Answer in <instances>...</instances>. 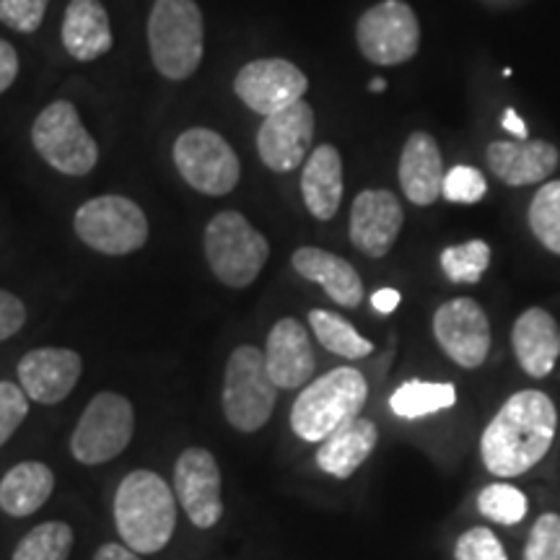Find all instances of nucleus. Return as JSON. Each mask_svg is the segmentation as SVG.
Instances as JSON below:
<instances>
[{
  "instance_id": "obj_22",
  "label": "nucleus",
  "mask_w": 560,
  "mask_h": 560,
  "mask_svg": "<svg viewBox=\"0 0 560 560\" xmlns=\"http://www.w3.org/2000/svg\"><path fill=\"white\" fill-rule=\"evenodd\" d=\"M293 270L325 289L338 306L355 310L363 301V280L353 265L319 247H299L291 257Z\"/></svg>"
},
{
  "instance_id": "obj_6",
  "label": "nucleus",
  "mask_w": 560,
  "mask_h": 560,
  "mask_svg": "<svg viewBox=\"0 0 560 560\" xmlns=\"http://www.w3.org/2000/svg\"><path fill=\"white\" fill-rule=\"evenodd\" d=\"M278 387L265 366V353L255 346H240L231 353L223 374L221 405L231 429L255 433L276 410Z\"/></svg>"
},
{
  "instance_id": "obj_26",
  "label": "nucleus",
  "mask_w": 560,
  "mask_h": 560,
  "mask_svg": "<svg viewBox=\"0 0 560 560\" xmlns=\"http://www.w3.org/2000/svg\"><path fill=\"white\" fill-rule=\"evenodd\" d=\"M55 490V472L45 462H19L5 472L0 480V509L5 514L16 516H32L50 501Z\"/></svg>"
},
{
  "instance_id": "obj_24",
  "label": "nucleus",
  "mask_w": 560,
  "mask_h": 560,
  "mask_svg": "<svg viewBox=\"0 0 560 560\" xmlns=\"http://www.w3.org/2000/svg\"><path fill=\"white\" fill-rule=\"evenodd\" d=\"M342 156L335 145H317L304 161L301 174V195L304 206L317 221H332L342 202Z\"/></svg>"
},
{
  "instance_id": "obj_28",
  "label": "nucleus",
  "mask_w": 560,
  "mask_h": 560,
  "mask_svg": "<svg viewBox=\"0 0 560 560\" xmlns=\"http://www.w3.org/2000/svg\"><path fill=\"white\" fill-rule=\"evenodd\" d=\"M310 327L314 338L319 340V346L330 350L335 355H342V359H366V355L374 353V346L371 340L363 338V335L355 330L353 325L346 317L335 312L325 310H312L310 312Z\"/></svg>"
},
{
  "instance_id": "obj_19",
  "label": "nucleus",
  "mask_w": 560,
  "mask_h": 560,
  "mask_svg": "<svg viewBox=\"0 0 560 560\" xmlns=\"http://www.w3.org/2000/svg\"><path fill=\"white\" fill-rule=\"evenodd\" d=\"M486 159L503 185L527 187L540 185L556 172L560 153L548 140H493Z\"/></svg>"
},
{
  "instance_id": "obj_10",
  "label": "nucleus",
  "mask_w": 560,
  "mask_h": 560,
  "mask_svg": "<svg viewBox=\"0 0 560 560\" xmlns=\"http://www.w3.org/2000/svg\"><path fill=\"white\" fill-rule=\"evenodd\" d=\"M174 164L182 179L202 195L223 198L240 185L242 164L226 138L215 130L190 128L174 140Z\"/></svg>"
},
{
  "instance_id": "obj_20",
  "label": "nucleus",
  "mask_w": 560,
  "mask_h": 560,
  "mask_svg": "<svg viewBox=\"0 0 560 560\" xmlns=\"http://www.w3.org/2000/svg\"><path fill=\"white\" fill-rule=\"evenodd\" d=\"M400 187L412 206H433L444 190V159L436 138L418 130L405 140L400 153Z\"/></svg>"
},
{
  "instance_id": "obj_5",
  "label": "nucleus",
  "mask_w": 560,
  "mask_h": 560,
  "mask_svg": "<svg viewBox=\"0 0 560 560\" xmlns=\"http://www.w3.org/2000/svg\"><path fill=\"white\" fill-rule=\"evenodd\" d=\"M202 249L213 276L229 289H247L270 257V242L236 210H221L208 221Z\"/></svg>"
},
{
  "instance_id": "obj_27",
  "label": "nucleus",
  "mask_w": 560,
  "mask_h": 560,
  "mask_svg": "<svg viewBox=\"0 0 560 560\" xmlns=\"http://www.w3.org/2000/svg\"><path fill=\"white\" fill-rule=\"evenodd\" d=\"M457 405V387L450 382H405L389 397V408L397 418L418 420Z\"/></svg>"
},
{
  "instance_id": "obj_21",
  "label": "nucleus",
  "mask_w": 560,
  "mask_h": 560,
  "mask_svg": "<svg viewBox=\"0 0 560 560\" xmlns=\"http://www.w3.org/2000/svg\"><path fill=\"white\" fill-rule=\"evenodd\" d=\"M511 346L524 374L545 380L560 359V325L550 312L529 306L511 327Z\"/></svg>"
},
{
  "instance_id": "obj_2",
  "label": "nucleus",
  "mask_w": 560,
  "mask_h": 560,
  "mask_svg": "<svg viewBox=\"0 0 560 560\" xmlns=\"http://www.w3.org/2000/svg\"><path fill=\"white\" fill-rule=\"evenodd\" d=\"M115 527L140 556L164 550L177 529V499L170 482L151 470L130 472L115 493Z\"/></svg>"
},
{
  "instance_id": "obj_8",
  "label": "nucleus",
  "mask_w": 560,
  "mask_h": 560,
  "mask_svg": "<svg viewBox=\"0 0 560 560\" xmlns=\"http://www.w3.org/2000/svg\"><path fill=\"white\" fill-rule=\"evenodd\" d=\"M132 433H136V410L128 397L117 392H100L91 397L70 433V454L81 465H104L128 450Z\"/></svg>"
},
{
  "instance_id": "obj_42",
  "label": "nucleus",
  "mask_w": 560,
  "mask_h": 560,
  "mask_svg": "<svg viewBox=\"0 0 560 560\" xmlns=\"http://www.w3.org/2000/svg\"><path fill=\"white\" fill-rule=\"evenodd\" d=\"M503 128H506L509 132H514V136L520 140H527V125L522 122V117L516 115L514 109L503 112Z\"/></svg>"
},
{
  "instance_id": "obj_25",
  "label": "nucleus",
  "mask_w": 560,
  "mask_h": 560,
  "mask_svg": "<svg viewBox=\"0 0 560 560\" xmlns=\"http://www.w3.org/2000/svg\"><path fill=\"white\" fill-rule=\"evenodd\" d=\"M380 441V429L374 420L353 418L350 423L342 425L327 436L317 450V467L330 478L346 480L371 457Z\"/></svg>"
},
{
  "instance_id": "obj_23",
  "label": "nucleus",
  "mask_w": 560,
  "mask_h": 560,
  "mask_svg": "<svg viewBox=\"0 0 560 560\" xmlns=\"http://www.w3.org/2000/svg\"><path fill=\"white\" fill-rule=\"evenodd\" d=\"M109 13L100 0H70L62 16V47L73 60L91 62L112 50Z\"/></svg>"
},
{
  "instance_id": "obj_17",
  "label": "nucleus",
  "mask_w": 560,
  "mask_h": 560,
  "mask_svg": "<svg viewBox=\"0 0 560 560\" xmlns=\"http://www.w3.org/2000/svg\"><path fill=\"white\" fill-rule=\"evenodd\" d=\"M16 374L30 400L39 405H58L79 384L83 361L70 348H34L19 361Z\"/></svg>"
},
{
  "instance_id": "obj_11",
  "label": "nucleus",
  "mask_w": 560,
  "mask_h": 560,
  "mask_svg": "<svg viewBox=\"0 0 560 560\" xmlns=\"http://www.w3.org/2000/svg\"><path fill=\"white\" fill-rule=\"evenodd\" d=\"M355 42L363 58L374 66H402L420 47V24L405 0H382L355 26Z\"/></svg>"
},
{
  "instance_id": "obj_37",
  "label": "nucleus",
  "mask_w": 560,
  "mask_h": 560,
  "mask_svg": "<svg viewBox=\"0 0 560 560\" xmlns=\"http://www.w3.org/2000/svg\"><path fill=\"white\" fill-rule=\"evenodd\" d=\"M454 560H509V556L488 527H472L454 545Z\"/></svg>"
},
{
  "instance_id": "obj_40",
  "label": "nucleus",
  "mask_w": 560,
  "mask_h": 560,
  "mask_svg": "<svg viewBox=\"0 0 560 560\" xmlns=\"http://www.w3.org/2000/svg\"><path fill=\"white\" fill-rule=\"evenodd\" d=\"M400 301L402 296L397 289H380L374 296H371V306H374L380 314H392L397 306H400Z\"/></svg>"
},
{
  "instance_id": "obj_41",
  "label": "nucleus",
  "mask_w": 560,
  "mask_h": 560,
  "mask_svg": "<svg viewBox=\"0 0 560 560\" xmlns=\"http://www.w3.org/2000/svg\"><path fill=\"white\" fill-rule=\"evenodd\" d=\"M94 560H140V552H136L128 545H117V542H107L96 550Z\"/></svg>"
},
{
  "instance_id": "obj_4",
  "label": "nucleus",
  "mask_w": 560,
  "mask_h": 560,
  "mask_svg": "<svg viewBox=\"0 0 560 560\" xmlns=\"http://www.w3.org/2000/svg\"><path fill=\"white\" fill-rule=\"evenodd\" d=\"M202 13L195 0H153L149 50L153 68L170 81H187L202 60Z\"/></svg>"
},
{
  "instance_id": "obj_38",
  "label": "nucleus",
  "mask_w": 560,
  "mask_h": 560,
  "mask_svg": "<svg viewBox=\"0 0 560 560\" xmlns=\"http://www.w3.org/2000/svg\"><path fill=\"white\" fill-rule=\"evenodd\" d=\"M26 325V306L11 291L0 289V342L16 335Z\"/></svg>"
},
{
  "instance_id": "obj_7",
  "label": "nucleus",
  "mask_w": 560,
  "mask_h": 560,
  "mask_svg": "<svg viewBox=\"0 0 560 560\" xmlns=\"http://www.w3.org/2000/svg\"><path fill=\"white\" fill-rule=\"evenodd\" d=\"M73 229L89 249L109 257L132 255L149 242L143 208L122 195H102L83 202L73 215Z\"/></svg>"
},
{
  "instance_id": "obj_1",
  "label": "nucleus",
  "mask_w": 560,
  "mask_h": 560,
  "mask_svg": "<svg viewBox=\"0 0 560 560\" xmlns=\"http://www.w3.org/2000/svg\"><path fill=\"white\" fill-rule=\"evenodd\" d=\"M558 410L550 395L522 389L511 395L480 436L482 465L495 478H516L542 462L556 439Z\"/></svg>"
},
{
  "instance_id": "obj_31",
  "label": "nucleus",
  "mask_w": 560,
  "mask_h": 560,
  "mask_svg": "<svg viewBox=\"0 0 560 560\" xmlns=\"http://www.w3.org/2000/svg\"><path fill=\"white\" fill-rule=\"evenodd\" d=\"M490 265V247L482 240L454 244L441 252V270L452 283H478Z\"/></svg>"
},
{
  "instance_id": "obj_30",
  "label": "nucleus",
  "mask_w": 560,
  "mask_h": 560,
  "mask_svg": "<svg viewBox=\"0 0 560 560\" xmlns=\"http://www.w3.org/2000/svg\"><path fill=\"white\" fill-rule=\"evenodd\" d=\"M529 229L545 249L560 257V179L542 185L532 198Z\"/></svg>"
},
{
  "instance_id": "obj_13",
  "label": "nucleus",
  "mask_w": 560,
  "mask_h": 560,
  "mask_svg": "<svg viewBox=\"0 0 560 560\" xmlns=\"http://www.w3.org/2000/svg\"><path fill=\"white\" fill-rule=\"evenodd\" d=\"M310 79L283 58H262L244 66L234 79V91L244 107L270 117L304 100Z\"/></svg>"
},
{
  "instance_id": "obj_34",
  "label": "nucleus",
  "mask_w": 560,
  "mask_h": 560,
  "mask_svg": "<svg viewBox=\"0 0 560 560\" xmlns=\"http://www.w3.org/2000/svg\"><path fill=\"white\" fill-rule=\"evenodd\" d=\"M524 560H560V516L542 514L532 524Z\"/></svg>"
},
{
  "instance_id": "obj_43",
  "label": "nucleus",
  "mask_w": 560,
  "mask_h": 560,
  "mask_svg": "<svg viewBox=\"0 0 560 560\" xmlns=\"http://www.w3.org/2000/svg\"><path fill=\"white\" fill-rule=\"evenodd\" d=\"M369 89H371V91H384V89H387V81H384V79H374V81L369 83Z\"/></svg>"
},
{
  "instance_id": "obj_32",
  "label": "nucleus",
  "mask_w": 560,
  "mask_h": 560,
  "mask_svg": "<svg viewBox=\"0 0 560 560\" xmlns=\"http://www.w3.org/2000/svg\"><path fill=\"white\" fill-rule=\"evenodd\" d=\"M478 511L490 522L503 524V527H514V524H520L527 516L529 501L511 482H493V486L480 490Z\"/></svg>"
},
{
  "instance_id": "obj_39",
  "label": "nucleus",
  "mask_w": 560,
  "mask_h": 560,
  "mask_svg": "<svg viewBox=\"0 0 560 560\" xmlns=\"http://www.w3.org/2000/svg\"><path fill=\"white\" fill-rule=\"evenodd\" d=\"M19 75V52L11 42L0 39V94L13 86Z\"/></svg>"
},
{
  "instance_id": "obj_33",
  "label": "nucleus",
  "mask_w": 560,
  "mask_h": 560,
  "mask_svg": "<svg viewBox=\"0 0 560 560\" xmlns=\"http://www.w3.org/2000/svg\"><path fill=\"white\" fill-rule=\"evenodd\" d=\"M486 192L488 182L475 166H454V170L446 172L444 190H441L446 200L459 202V206H472V202L486 198Z\"/></svg>"
},
{
  "instance_id": "obj_36",
  "label": "nucleus",
  "mask_w": 560,
  "mask_h": 560,
  "mask_svg": "<svg viewBox=\"0 0 560 560\" xmlns=\"http://www.w3.org/2000/svg\"><path fill=\"white\" fill-rule=\"evenodd\" d=\"M50 0H0V24L19 34H34L45 21Z\"/></svg>"
},
{
  "instance_id": "obj_15",
  "label": "nucleus",
  "mask_w": 560,
  "mask_h": 560,
  "mask_svg": "<svg viewBox=\"0 0 560 560\" xmlns=\"http://www.w3.org/2000/svg\"><path fill=\"white\" fill-rule=\"evenodd\" d=\"M314 140V109L304 100L265 117L257 132V153L272 172H293L310 159Z\"/></svg>"
},
{
  "instance_id": "obj_14",
  "label": "nucleus",
  "mask_w": 560,
  "mask_h": 560,
  "mask_svg": "<svg viewBox=\"0 0 560 560\" xmlns=\"http://www.w3.org/2000/svg\"><path fill=\"white\" fill-rule=\"evenodd\" d=\"M174 493L195 527L210 529L221 522V470L208 450L190 446L174 462Z\"/></svg>"
},
{
  "instance_id": "obj_29",
  "label": "nucleus",
  "mask_w": 560,
  "mask_h": 560,
  "mask_svg": "<svg viewBox=\"0 0 560 560\" xmlns=\"http://www.w3.org/2000/svg\"><path fill=\"white\" fill-rule=\"evenodd\" d=\"M73 550V529L66 522L37 524L19 548L13 550L11 560H68Z\"/></svg>"
},
{
  "instance_id": "obj_16",
  "label": "nucleus",
  "mask_w": 560,
  "mask_h": 560,
  "mask_svg": "<svg viewBox=\"0 0 560 560\" xmlns=\"http://www.w3.org/2000/svg\"><path fill=\"white\" fill-rule=\"evenodd\" d=\"M405 223L400 200L389 190H363L350 206V242L366 257H380L395 247Z\"/></svg>"
},
{
  "instance_id": "obj_18",
  "label": "nucleus",
  "mask_w": 560,
  "mask_h": 560,
  "mask_svg": "<svg viewBox=\"0 0 560 560\" xmlns=\"http://www.w3.org/2000/svg\"><path fill=\"white\" fill-rule=\"evenodd\" d=\"M262 353L270 380L278 389L304 387L317 369L310 332L293 317H283L272 325Z\"/></svg>"
},
{
  "instance_id": "obj_3",
  "label": "nucleus",
  "mask_w": 560,
  "mask_h": 560,
  "mask_svg": "<svg viewBox=\"0 0 560 560\" xmlns=\"http://www.w3.org/2000/svg\"><path fill=\"white\" fill-rule=\"evenodd\" d=\"M369 382L359 369L340 366L301 389L291 408V429L301 441L322 444L327 436L361 416Z\"/></svg>"
},
{
  "instance_id": "obj_9",
  "label": "nucleus",
  "mask_w": 560,
  "mask_h": 560,
  "mask_svg": "<svg viewBox=\"0 0 560 560\" xmlns=\"http://www.w3.org/2000/svg\"><path fill=\"white\" fill-rule=\"evenodd\" d=\"M32 143L52 170L68 177H86L100 161V145L83 128L73 102L58 100L45 107L32 125Z\"/></svg>"
},
{
  "instance_id": "obj_12",
  "label": "nucleus",
  "mask_w": 560,
  "mask_h": 560,
  "mask_svg": "<svg viewBox=\"0 0 560 560\" xmlns=\"http://www.w3.org/2000/svg\"><path fill=\"white\" fill-rule=\"evenodd\" d=\"M433 338L462 369H478L490 353V322L475 299L459 296L433 314Z\"/></svg>"
},
{
  "instance_id": "obj_35",
  "label": "nucleus",
  "mask_w": 560,
  "mask_h": 560,
  "mask_svg": "<svg viewBox=\"0 0 560 560\" xmlns=\"http://www.w3.org/2000/svg\"><path fill=\"white\" fill-rule=\"evenodd\" d=\"M30 416V395L21 384L0 382V446L9 441Z\"/></svg>"
}]
</instances>
